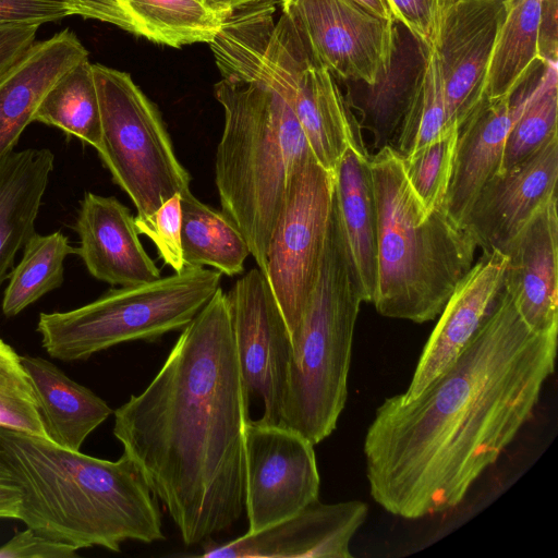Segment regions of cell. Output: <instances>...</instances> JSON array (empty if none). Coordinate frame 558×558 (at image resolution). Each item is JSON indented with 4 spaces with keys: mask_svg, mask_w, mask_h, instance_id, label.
<instances>
[{
    "mask_svg": "<svg viewBox=\"0 0 558 558\" xmlns=\"http://www.w3.org/2000/svg\"><path fill=\"white\" fill-rule=\"evenodd\" d=\"M181 206L186 266H210L229 277L242 274L251 252L238 226L223 211L202 203L192 193L181 197Z\"/></svg>",
    "mask_w": 558,
    "mask_h": 558,
    "instance_id": "obj_26",
    "label": "cell"
},
{
    "mask_svg": "<svg viewBox=\"0 0 558 558\" xmlns=\"http://www.w3.org/2000/svg\"><path fill=\"white\" fill-rule=\"evenodd\" d=\"M506 256L502 288L524 323L537 333L558 331L557 197L531 218Z\"/></svg>",
    "mask_w": 558,
    "mask_h": 558,
    "instance_id": "obj_17",
    "label": "cell"
},
{
    "mask_svg": "<svg viewBox=\"0 0 558 558\" xmlns=\"http://www.w3.org/2000/svg\"><path fill=\"white\" fill-rule=\"evenodd\" d=\"M314 445L299 433L248 418L245 425L244 509L248 530L277 524L318 499Z\"/></svg>",
    "mask_w": 558,
    "mask_h": 558,
    "instance_id": "obj_11",
    "label": "cell"
},
{
    "mask_svg": "<svg viewBox=\"0 0 558 558\" xmlns=\"http://www.w3.org/2000/svg\"><path fill=\"white\" fill-rule=\"evenodd\" d=\"M369 166L377 207L373 304L385 317L433 320L474 265L477 244L445 207L425 210L393 146L378 149Z\"/></svg>",
    "mask_w": 558,
    "mask_h": 558,
    "instance_id": "obj_4",
    "label": "cell"
},
{
    "mask_svg": "<svg viewBox=\"0 0 558 558\" xmlns=\"http://www.w3.org/2000/svg\"><path fill=\"white\" fill-rule=\"evenodd\" d=\"M333 199V172L314 156L300 163L272 230L265 276L293 342L316 284Z\"/></svg>",
    "mask_w": 558,
    "mask_h": 558,
    "instance_id": "obj_10",
    "label": "cell"
},
{
    "mask_svg": "<svg viewBox=\"0 0 558 558\" xmlns=\"http://www.w3.org/2000/svg\"><path fill=\"white\" fill-rule=\"evenodd\" d=\"M73 15L113 24L153 43L209 44L227 17L209 0H69Z\"/></svg>",
    "mask_w": 558,
    "mask_h": 558,
    "instance_id": "obj_20",
    "label": "cell"
},
{
    "mask_svg": "<svg viewBox=\"0 0 558 558\" xmlns=\"http://www.w3.org/2000/svg\"><path fill=\"white\" fill-rule=\"evenodd\" d=\"M0 450L22 489L17 519L45 537L111 551L165 539L157 497L125 454L98 459L2 426Z\"/></svg>",
    "mask_w": 558,
    "mask_h": 558,
    "instance_id": "obj_3",
    "label": "cell"
},
{
    "mask_svg": "<svg viewBox=\"0 0 558 558\" xmlns=\"http://www.w3.org/2000/svg\"><path fill=\"white\" fill-rule=\"evenodd\" d=\"M448 0H389L400 21L426 48L433 46L442 9Z\"/></svg>",
    "mask_w": 558,
    "mask_h": 558,
    "instance_id": "obj_35",
    "label": "cell"
},
{
    "mask_svg": "<svg viewBox=\"0 0 558 558\" xmlns=\"http://www.w3.org/2000/svg\"><path fill=\"white\" fill-rule=\"evenodd\" d=\"M48 148L10 153L0 160V286L16 253L35 233V221L53 170Z\"/></svg>",
    "mask_w": 558,
    "mask_h": 558,
    "instance_id": "obj_25",
    "label": "cell"
},
{
    "mask_svg": "<svg viewBox=\"0 0 558 558\" xmlns=\"http://www.w3.org/2000/svg\"><path fill=\"white\" fill-rule=\"evenodd\" d=\"M369 12L391 21H396L389 0H352Z\"/></svg>",
    "mask_w": 558,
    "mask_h": 558,
    "instance_id": "obj_42",
    "label": "cell"
},
{
    "mask_svg": "<svg viewBox=\"0 0 558 558\" xmlns=\"http://www.w3.org/2000/svg\"><path fill=\"white\" fill-rule=\"evenodd\" d=\"M557 179L558 135L527 159L490 179L462 226L484 254L497 251L506 255L531 218L557 197Z\"/></svg>",
    "mask_w": 558,
    "mask_h": 558,
    "instance_id": "obj_15",
    "label": "cell"
},
{
    "mask_svg": "<svg viewBox=\"0 0 558 558\" xmlns=\"http://www.w3.org/2000/svg\"><path fill=\"white\" fill-rule=\"evenodd\" d=\"M509 0H448L432 48L438 59L449 122L457 130L486 97L495 43Z\"/></svg>",
    "mask_w": 558,
    "mask_h": 558,
    "instance_id": "obj_14",
    "label": "cell"
},
{
    "mask_svg": "<svg viewBox=\"0 0 558 558\" xmlns=\"http://www.w3.org/2000/svg\"><path fill=\"white\" fill-rule=\"evenodd\" d=\"M21 362L46 438L61 448L80 451L90 433L112 414L111 408L48 360L21 355Z\"/></svg>",
    "mask_w": 558,
    "mask_h": 558,
    "instance_id": "obj_24",
    "label": "cell"
},
{
    "mask_svg": "<svg viewBox=\"0 0 558 558\" xmlns=\"http://www.w3.org/2000/svg\"><path fill=\"white\" fill-rule=\"evenodd\" d=\"M507 256L484 254L459 282L440 313L403 400L415 398L449 367L474 337L502 289Z\"/></svg>",
    "mask_w": 558,
    "mask_h": 558,
    "instance_id": "obj_18",
    "label": "cell"
},
{
    "mask_svg": "<svg viewBox=\"0 0 558 558\" xmlns=\"http://www.w3.org/2000/svg\"><path fill=\"white\" fill-rule=\"evenodd\" d=\"M424 63L410 84L405 109L396 134L397 147L408 156L445 134L450 124L435 50L426 48Z\"/></svg>",
    "mask_w": 558,
    "mask_h": 558,
    "instance_id": "obj_30",
    "label": "cell"
},
{
    "mask_svg": "<svg viewBox=\"0 0 558 558\" xmlns=\"http://www.w3.org/2000/svg\"><path fill=\"white\" fill-rule=\"evenodd\" d=\"M22 489L0 450V519H17Z\"/></svg>",
    "mask_w": 558,
    "mask_h": 558,
    "instance_id": "obj_40",
    "label": "cell"
},
{
    "mask_svg": "<svg viewBox=\"0 0 558 558\" xmlns=\"http://www.w3.org/2000/svg\"><path fill=\"white\" fill-rule=\"evenodd\" d=\"M557 333H537L502 288L458 359L415 398L385 399L364 440L372 498L420 519L456 508L531 418Z\"/></svg>",
    "mask_w": 558,
    "mask_h": 558,
    "instance_id": "obj_1",
    "label": "cell"
},
{
    "mask_svg": "<svg viewBox=\"0 0 558 558\" xmlns=\"http://www.w3.org/2000/svg\"><path fill=\"white\" fill-rule=\"evenodd\" d=\"M38 27L0 24V77L33 46Z\"/></svg>",
    "mask_w": 558,
    "mask_h": 558,
    "instance_id": "obj_38",
    "label": "cell"
},
{
    "mask_svg": "<svg viewBox=\"0 0 558 558\" xmlns=\"http://www.w3.org/2000/svg\"><path fill=\"white\" fill-rule=\"evenodd\" d=\"M457 136L458 130L452 126L427 145L402 156L407 179L427 213L444 207Z\"/></svg>",
    "mask_w": 558,
    "mask_h": 558,
    "instance_id": "obj_32",
    "label": "cell"
},
{
    "mask_svg": "<svg viewBox=\"0 0 558 558\" xmlns=\"http://www.w3.org/2000/svg\"><path fill=\"white\" fill-rule=\"evenodd\" d=\"M101 141L96 149L137 215H151L175 194L192 193L191 177L179 161L156 106L122 71L93 64Z\"/></svg>",
    "mask_w": 558,
    "mask_h": 558,
    "instance_id": "obj_9",
    "label": "cell"
},
{
    "mask_svg": "<svg viewBox=\"0 0 558 558\" xmlns=\"http://www.w3.org/2000/svg\"><path fill=\"white\" fill-rule=\"evenodd\" d=\"M215 96L225 113L215 158L221 208L243 233L264 272L291 177L314 155L293 110L268 84L222 76Z\"/></svg>",
    "mask_w": 558,
    "mask_h": 558,
    "instance_id": "obj_5",
    "label": "cell"
},
{
    "mask_svg": "<svg viewBox=\"0 0 558 558\" xmlns=\"http://www.w3.org/2000/svg\"><path fill=\"white\" fill-rule=\"evenodd\" d=\"M248 401L229 301L219 287L149 385L113 412L123 454L185 545L228 530L244 510Z\"/></svg>",
    "mask_w": 558,
    "mask_h": 558,
    "instance_id": "obj_2",
    "label": "cell"
},
{
    "mask_svg": "<svg viewBox=\"0 0 558 558\" xmlns=\"http://www.w3.org/2000/svg\"><path fill=\"white\" fill-rule=\"evenodd\" d=\"M542 0H509L489 62L486 97L512 98L541 62L538 25Z\"/></svg>",
    "mask_w": 558,
    "mask_h": 558,
    "instance_id": "obj_27",
    "label": "cell"
},
{
    "mask_svg": "<svg viewBox=\"0 0 558 558\" xmlns=\"http://www.w3.org/2000/svg\"><path fill=\"white\" fill-rule=\"evenodd\" d=\"M218 10L230 15L233 12L262 4H280L284 0H209Z\"/></svg>",
    "mask_w": 558,
    "mask_h": 558,
    "instance_id": "obj_41",
    "label": "cell"
},
{
    "mask_svg": "<svg viewBox=\"0 0 558 558\" xmlns=\"http://www.w3.org/2000/svg\"><path fill=\"white\" fill-rule=\"evenodd\" d=\"M221 275L187 266L151 282L111 289L68 312L40 313L41 345L53 359L78 361L123 342L183 329L220 287Z\"/></svg>",
    "mask_w": 558,
    "mask_h": 558,
    "instance_id": "obj_8",
    "label": "cell"
},
{
    "mask_svg": "<svg viewBox=\"0 0 558 558\" xmlns=\"http://www.w3.org/2000/svg\"><path fill=\"white\" fill-rule=\"evenodd\" d=\"M280 5L335 77L375 87L387 75L396 48L395 21L352 0H284Z\"/></svg>",
    "mask_w": 558,
    "mask_h": 558,
    "instance_id": "obj_12",
    "label": "cell"
},
{
    "mask_svg": "<svg viewBox=\"0 0 558 558\" xmlns=\"http://www.w3.org/2000/svg\"><path fill=\"white\" fill-rule=\"evenodd\" d=\"M557 81V62H546L534 87L517 100L518 113L506 140L501 171L527 159L558 135Z\"/></svg>",
    "mask_w": 558,
    "mask_h": 558,
    "instance_id": "obj_31",
    "label": "cell"
},
{
    "mask_svg": "<svg viewBox=\"0 0 558 558\" xmlns=\"http://www.w3.org/2000/svg\"><path fill=\"white\" fill-rule=\"evenodd\" d=\"M34 121L56 126L95 149L99 147L100 108L88 58L58 78L38 106Z\"/></svg>",
    "mask_w": 558,
    "mask_h": 558,
    "instance_id": "obj_28",
    "label": "cell"
},
{
    "mask_svg": "<svg viewBox=\"0 0 558 558\" xmlns=\"http://www.w3.org/2000/svg\"><path fill=\"white\" fill-rule=\"evenodd\" d=\"M371 156L349 147L333 171V201L345 250L363 302L377 286V207Z\"/></svg>",
    "mask_w": 558,
    "mask_h": 558,
    "instance_id": "obj_23",
    "label": "cell"
},
{
    "mask_svg": "<svg viewBox=\"0 0 558 558\" xmlns=\"http://www.w3.org/2000/svg\"><path fill=\"white\" fill-rule=\"evenodd\" d=\"M558 0H542L538 25V52L541 62H557L558 32H557Z\"/></svg>",
    "mask_w": 558,
    "mask_h": 558,
    "instance_id": "obj_39",
    "label": "cell"
},
{
    "mask_svg": "<svg viewBox=\"0 0 558 558\" xmlns=\"http://www.w3.org/2000/svg\"><path fill=\"white\" fill-rule=\"evenodd\" d=\"M23 248L22 259L10 274L3 294L2 313L7 317L20 314L46 293L61 287L64 259L76 253L60 231L47 235L35 232Z\"/></svg>",
    "mask_w": 558,
    "mask_h": 558,
    "instance_id": "obj_29",
    "label": "cell"
},
{
    "mask_svg": "<svg viewBox=\"0 0 558 558\" xmlns=\"http://www.w3.org/2000/svg\"><path fill=\"white\" fill-rule=\"evenodd\" d=\"M0 426L46 438L21 355L2 339H0Z\"/></svg>",
    "mask_w": 558,
    "mask_h": 558,
    "instance_id": "obj_33",
    "label": "cell"
},
{
    "mask_svg": "<svg viewBox=\"0 0 558 558\" xmlns=\"http://www.w3.org/2000/svg\"><path fill=\"white\" fill-rule=\"evenodd\" d=\"M86 58L88 51L66 28L33 44L0 77V160L13 151L51 86Z\"/></svg>",
    "mask_w": 558,
    "mask_h": 558,
    "instance_id": "obj_21",
    "label": "cell"
},
{
    "mask_svg": "<svg viewBox=\"0 0 558 558\" xmlns=\"http://www.w3.org/2000/svg\"><path fill=\"white\" fill-rule=\"evenodd\" d=\"M77 550L27 527L0 546V558H75Z\"/></svg>",
    "mask_w": 558,
    "mask_h": 558,
    "instance_id": "obj_37",
    "label": "cell"
},
{
    "mask_svg": "<svg viewBox=\"0 0 558 558\" xmlns=\"http://www.w3.org/2000/svg\"><path fill=\"white\" fill-rule=\"evenodd\" d=\"M517 113L518 102L512 98L485 97L458 129L444 207L460 226L483 186L501 172L506 140Z\"/></svg>",
    "mask_w": 558,
    "mask_h": 558,
    "instance_id": "obj_22",
    "label": "cell"
},
{
    "mask_svg": "<svg viewBox=\"0 0 558 558\" xmlns=\"http://www.w3.org/2000/svg\"><path fill=\"white\" fill-rule=\"evenodd\" d=\"M134 225L140 235L143 234L153 241L159 257L174 272L187 267L182 251V206L179 194L162 203L151 215L135 216Z\"/></svg>",
    "mask_w": 558,
    "mask_h": 558,
    "instance_id": "obj_34",
    "label": "cell"
},
{
    "mask_svg": "<svg viewBox=\"0 0 558 558\" xmlns=\"http://www.w3.org/2000/svg\"><path fill=\"white\" fill-rule=\"evenodd\" d=\"M276 7L233 12L209 46L222 76L264 82L284 98L315 159L333 172L349 147L367 153L360 124L296 21L282 8L274 19Z\"/></svg>",
    "mask_w": 558,
    "mask_h": 558,
    "instance_id": "obj_6",
    "label": "cell"
},
{
    "mask_svg": "<svg viewBox=\"0 0 558 558\" xmlns=\"http://www.w3.org/2000/svg\"><path fill=\"white\" fill-rule=\"evenodd\" d=\"M238 359L248 399L258 396L264 405L260 422L278 424L292 340L284 317L265 274L252 268L227 293Z\"/></svg>",
    "mask_w": 558,
    "mask_h": 558,
    "instance_id": "obj_13",
    "label": "cell"
},
{
    "mask_svg": "<svg viewBox=\"0 0 558 558\" xmlns=\"http://www.w3.org/2000/svg\"><path fill=\"white\" fill-rule=\"evenodd\" d=\"M362 302L332 199L318 278L292 342L278 423L313 445L330 436L344 408Z\"/></svg>",
    "mask_w": 558,
    "mask_h": 558,
    "instance_id": "obj_7",
    "label": "cell"
},
{
    "mask_svg": "<svg viewBox=\"0 0 558 558\" xmlns=\"http://www.w3.org/2000/svg\"><path fill=\"white\" fill-rule=\"evenodd\" d=\"M361 500L323 504L319 499L294 515L226 544L208 543L204 558H350V543L367 518Z\"/></svg>",
    "mask_w": 558,
    "mask_h": 558,
    "instance_id": "obj_16",
    "label": "cell"
},
{
    "mask_svg": "<svg viewBox=\"0 0 558 558\" xmlns=\"http://www.w3.org/2000/svg\"><path fill=\"white\" fill-rule=\"evenodd\" d=\"M76 253L89 274L112 286H136L161 278L144 250L134 217L113 196L85 193L75 221Z\"/></svg>",
    "mask_w": 558,
    "mask_h": 558,
    "instance_id": "obj_19",
    "label": "cell"
},
{
    "mask_svg": "<svg viewBox=\"0 0 558 558\" xmlns=\"http://www.w3.org/2000/svg\"><path fill=\"white\" fill-rule=\"evenodd\" d=\"M69 15V0H0V24L39 26Z\"/></svg>",
    "mask_w": 558,
    "mask_h": 558,
    "instance_id": "obj_36",
    "label": "cell"
}]
</instances>
